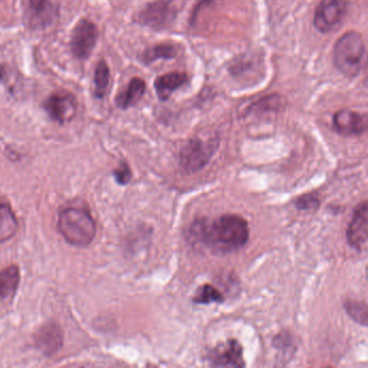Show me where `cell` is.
I'll return each instance as SVG.
<instances>
[{
    "label": "cell",
    "mask_w": 368,
    "mask_h": 368,
    "mask_svg": "<svg viewBox=\"0 0 368 368\" xmlns=\"http://www.w3.org/2000/svg\"><path fill=\"white\" fill-rule=\"evenodd\" d=\"M146 92V83L143 79L133 78L128 83L125 90L121 91L116 97V105L118 108L128 109L135 106L144 97Z\"/></svg>",
    "instance_id": "5bb4252c"
},
{
    "label": "cell",
    "mask_w": 368,
    "mask_h": 368,
    "mask_svg": "<svg viewBox=\"0 0 368 368\" xmlns=\"http://www.w3.org/2000/svg\"><path fill=\"white\" fill-rule=\"evenodd\" d=\"M43 108L53 121L65 125L75 118L78 104L71 93L61 91L47 97L43 103Z\"/></svg>",
    "instance_id": "ba28073f"
},
{
    "label": "cell",
    "mask_w": 368,
    "mask_h": 368,
    "mask_svg": "<svg viewBox=\"0 0 368 368\" xmlns=\"http://www.w3.org/2000/svg\"><path fill=\"white\" fill-rule=\"evenodd\" d=\"M99 38L97 25L92 21L83 19L76 24L71 35V50L76 59H87L92 55Z\"/></svg>",
    "instance_id": "8992f818"
},
{
    "label": "cell",
    "mask_w": 368,
    "mask_h": 368,
    "mask_svg": "<svg viewBox=\"0 0 368 368\" xmlns=\"http://www.w3.org/2000/svg\"><path fill=\"white\" fill-rule=\"evenodd\" d=\"M176 55V45L171 43H162L145 50L142 55V61L145 64H151L158 59H174Z\"/></svg>",
    "instance_id": "ac0fdd59"
},
{
    "label": "cell",
    "mask_w": 368,
    "mask_h": 368,
    "mask_svg": "<svg viewBox=\"0 0 368 368\" xmlns=\"http://www.w3.org/2000/svg\"><path fill=\"white\" fill-rule=\"evenodd\" d=\"M349 0H322L314 13V27L322 33H328L341 23L347 13Z\"/></svg>",
    "instance_id": "52a82bcc"
},
{
    "label": "cell",
    "mask_w": 368,
    "mask_h": 368,
    "mask_svg": "<svg viewBox=\"0 0 368 368\" xmlns=\"http://www.w3.org/2000/svg\"><path fill=\"white\" fill-rule=\"evenodd\" d=\"M218 147V141L216 139H190L181 150V167L186 173L202 170L210 162Z\"/></svg>",
    "instance_id": "277c9868"
},
{
    "label": "cell",
    "mask_w": 368,
    "mask_h": 368,
    "mask_svg": "<svg viewBox=\"0 0 368 368\" xmlns=\"http://www.w3.org/2000/svg\"><path fill=\"white\" fill-rule=\"evenodd\" d=\"M189 77L187 73L180 71L164 73L159 76L155 81V90L160 101H167L175 91L188 83Z\"/></svg>",
    "instance_id": "7c38bea8"
},
{
    "label": "cell",
    "mask_w": 368,
    "mask_h": 368,
    "mask_svg": "<svg viewBox=\"0 0 368 368\" xmlns=\"http://www.w3.org/2000/svg\"><path fill=\"white\" fill-rule=\"evenodd\" d=\"M177 10L173 5L172 0H155L147 3L139 11L137 21L149 27V29H168L176 17Z\"/></svg>",
    "instance_id": "5b68a950"
},
{
    "label": "cell",
    "mask_w": 368,
    "mask_h": 368,
    "mask_svg": "<svg viewBox=\"0 0 368 368\" xmlns=\"http://www.w3.org/2000/svg\"><path fill=\"white\" fill-rule=\"evenodd\" d=\"M189 241L206 246L215 253H230L243 248L248 240V222L239 215L228 214L218 220H199L189 227Z\"/></svg>",
    "instance_id": "6da1fadb"
},
{
    "label": "cell",
    "mask_w": 368,
    "mask_h": 368,
    "mask_svg": "<svg viewBox=\"0 0 368 368\" xmlns=\"http://www.w3.org/2000/svg\"><path fill=\"white\" fill-rule=\"evenodd\" d=\"M113 177H115V180L117 181L118 184H129L131 178H132V171H131L128 163L121 162L118 168L115 169V171H113Z\"/></svg>",
    "instance_id": "7402d4cb"
},
{
    "label": "cell",
    "mask_w": 368,
    "mask_h": 368,
    "mask_svg": "<svg viewBox=\"0 0 368 368\" xmlns=\"http://www.w3.org/2000/svg\"><path fill=\"white\" fill-rule=\"evenodd\" d=\"M334 128L342 135H358L367 128V118L348 109L337 111L334 116Z\"/></svg>",
    "instance_id": "8fae6325"
},
{
    "label": "cell",
    "mask_w": 368,
    "mask_h": 368,
    "mask_svg": "<svg viewBox=\"0 0 368 368\" xmlns=\"http://www.w3.org/2000/svg\"><path fill=\"white\" fill-rule=\"evenodd\" d=\"M368 48L365 39L357 31H348L334 48V64L348 78L359 75L367 64Z\"/></svg>",
    "instance_id": "7a4b0ae2"
},
{
    "label": "cell",
    "mask_w": 368,
    "mask_h": 368,
    "mask_svg": "<svg viewBox=\"0 0 368 368\" xmlns=\"http://www.w3.org/2000/svg\"><path fill=\"white\" fill-rule=\"evenodd\" d=\"M17 229V222L15 213L7 203L0 206V239L3 242L15 236Z\"/></svg>",
    "instance_id": "d6986e66"
},
{
    "label": "cell",
    "mask_w": 368,
    "mask_h": 368,
    "mask_svg": "<svg viewBox=\"0 0 368 368\" xmlns=\"http://www.w3.org/2000/svg\"><path fill=\"white\" fill-rule=\"evenodd\" d=\"M208 361L218 367H244L243 348L238 340H228L210 352Z\"/></svg>",
    "instance_id": "9c48e42d"
},
{
    "label": "cell",
    "mask_w": 368,
    "mask_h": 368,
    "mask_svg": "<svg viewBox=\"0 0 368 368\" xmlns=\"http://www.w3.org/2000/svg\"><path fill=\"white\" fill-rule=\"evenodd\" d=\"M224 302L222 294L218 288H214L211 284H204V285L201 286L194 297V302L200 304H210L212 302Z\"/></svg>",
    "instance_id": "44dd1931"
},
{
    "label": "cell",
    "mask_w": 368,
    "mask_h": 368,
    "mask_svg": "<svg viewBox=\"0 0 368 368\" xmlns=\"http://www.w3.org/2000/svg\"><path fill=\"white\" fill-rule=\"evenodd\" d=\"M111 83V71L106 61L101 59L94 69L93 77V94L97 99H104Z\"/></svg>",
    "instance_id": "2e32d148"
},
{
    "label": "cell",
    "mask_w": 368,
    "mask_h": 368,
    "mask_svg": "<svg viewBox=\"0 0 368 368\" xmlns=\"http://www.w3.org/2000/svg\"><path fill=\"white\" fill-rule=\"evenodd\" d=\"M345 309L350 318L357 323L368 326V306L358 300H347L345 302Z\"/></svg>",
    "instance_id": "ffe728a7"
},
{
    "label": "cell",
    "mask_w": 368,
    "mask_h": 368,
    "mask_svg": "<svg viewBox=\"0 0 368 368\" xmlns=\"http://www.w3.org/2000/svg\"><path fill=\"white\" fill-rule=\"evenodd\" d=\"M319 206V201L316 200V197L307 194V196L302 197L296 203V206L302 210H311Z\"/></svg>",
    "instance_id": "603a6c76"
},
{
    "label": "cell",
    "mask_w": 368,
    "mask_h": 368,
    "mask_svg": "<svg viewBox=\"0 0 368 368\" xmlns=\"http://www.w3.org/2000/svg\"><path fill=\"white\" fill-rule=\"evenodd\" d=\"M63 335L59 326L48 324L43 326L36 334V344L38 348L45 354H52L62 347Z\"/></svg>",
    "instance_id": "4fadbf2b"
},
{
    "label": "cell",
    "mask_w": 368,
    "mask_h": 368,
    "mask_svg": "<svg viewBox=\"0 0 368 368\" xmlns=\"http://www.w3.org/2000/svg\"><path fill=\"white\" fill-rule=\"evenodd\" d=\"M20 283V270L17 266L12 264L1 271L0 284H1V299L3 302L12 299L17 293Z\"/></svg>",
    "instance_id": "9a60e30c"
},
{
    "label": "cell",
    "mask_w": 368,
    "mask_h": 368,
    "mask_svg": "<svg viewBox=\"0 0 368 368\" xmlns=\"http://www.w3.org/2000/svg\"><path fill=\"white\" fill-rule=\"evenodd\" d=\"M347 238L353 248H360L368 241V202L361 203L348 227Z\"/></svg>",
    "instance_id": "30bf717a"
},
{
    "label": "cell",
    "mask_w": 368,
    "mask_h": 368,
    "mask_svg": "<svg viewBox=\"0 0 368 368\" xmlns=\"http://www.w3.org/2000/svg\"><path fill=\"white\" fill-rule=\"evenodd\" d=\"M57 229L69 244L85 248L94 239L97 225L85 208H67L59 213Z\"/></svg>",
    "instance_id": "3957f363"
},
{
    "label": "cell",
    "mask_w": 368,
    "mask_h": 368,
    "mask_svg": "<svg viewBox=\"0 0 368 368\" xmlns=\"http://www.w3.org/2000/svg\"><path fill=\"white\" fill-rule=\"evenodd\" d=\"M29 5L34 24L45 27V24L52 22L53 12L57 10L53 9L50 0H29Z\"/></svg>",
    "instance_id": "e0dca14e"
}]
</instances>
